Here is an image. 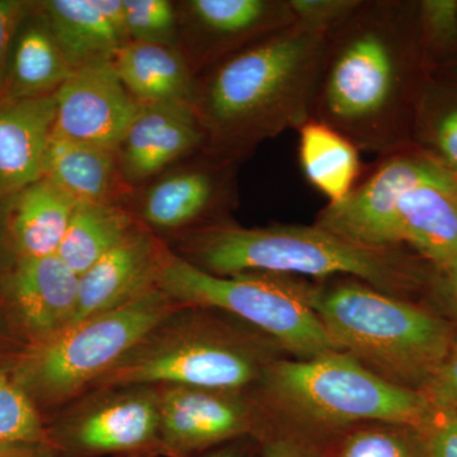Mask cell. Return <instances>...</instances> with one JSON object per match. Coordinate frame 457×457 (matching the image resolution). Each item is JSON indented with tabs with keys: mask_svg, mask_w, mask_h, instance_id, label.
<instances>
[{
	"mask_svg": "<svg viewBox=\"0 0 457 457\" xmlns=\"http://www.w3.org/2000/svg\"><path fill=\"white\" fill-rule=\"evenodd\" d=\"M426 62L417 5L363 0L329 33L312 119L359 150L385 156L408 149Z\"/></svg>",
	"mask_w": 457,
	"mask_h": 457,
	"instance_id": "cell-1",
	"label": "cell"
},
{
	"mask_svg": "<svg viewBox=\"0 0 457 457\" xmlns=\"http://www.w3.org/2000/svg\"><path fill=\"white\" fill-rule=\"evenodd\" d=\"M328 37L296 22L210 66L195 101L204 154L237 163L312 120Z\"/></svg>",
	"mask_w": 457,
	"mask_h": 457,
	"instance_id": "cell-2",
	"label": "cell"
},
{
	"mask_svg": "<svg viewBox=\"0 0 457 457\" xmlns=\"http://www.w3.org/2000/svg\"><path fill=\"white\" fill-rule=\"evenodd\" d=\"M176 237L174 253L216 276L278 273L315 281L345 276L413 300L428 293L437 270L404 246L360 245L315 224L243 228L220 220Z\"/></svg>",
	"mask_w": 457,
	"mask_h": 457,
	"instance_id": "cell-3",
	"label": "cell"
},
{
	"mask_svg": "<svg viewBox=\"0 0 457 457\" xmlns=\"http://www.w3.org/2000/svg\"><path fill=\"white\" fill-rule=\"evenodd\" d=\"M269 429L314 442L362 423L420 429L432 413L422 393L387 383L353 357L333 351L312 359L281 357L251 390Z\"/></svg>",
	"mask_w": 457,
	"mask_h": 457,
	"instance_id": "cell-4",
	"label": "cell"
},
{
	"mask_svg": "<svg viewBox=\"0 0 457 457\" xmlns=\"http://www.w3.org/2000/svg\"><path fill=\"white\" fill-rule=\"evenodd\" d=\"M286 356L278 342L227 312L179 306L149 330L93 390L185 386L252 390Z\"/></svg>",
	"mask_w": 457,
	"mask_h": 457,
	"instance_id": "cell-5",
	"label": "cell"
},
{
	"mask_svg": "<svg viewBox=\"0 0 457 457\" xmlns=\"http://www.w3.org/2000/svg\"><path fill=\"white\" fill-rule=\"evenodd\" d=\"M312 303L339 351L387 383L423 393L456 328L431 306L353 278L312 279Z\"/></svg>",
	"mask_w": 457,
	"mask_h": 457,
	"instance_id": "cell-6",
	"label": "cell"
},
{
	"mask_svg": "<svg viewBox=\"0 0 457 457\" xmlns=\"http://www.w3.org/2000/svg\"><path fill=\"white\" fill-rule=\"evenodd\" d=\"M179 303L156 286L137 299L29 343L3 362L45 420L88 394L129 351Z\"/></svg>",
	"mask_w": 457,
	"mask_h": 457,
	"instance_id": "cell-7",
	"label": "cell"
},
{
	"mask_svg": "<svg viewBox=\"0 0 457 457\" xmlns=\"http://www.w3.org/2000/svg\"><path fill=\"white\" fill-rule=\"evenodd\" d=\"M156 286L179 305L233 315L270 337L294 359L339 351L312 308V279L278 273L212 275L170 248Z\"/></svg>",
	"mask_w": 457,
	"mask_h": 457,
	"instance_id": "cell-8",
	"label": "cell"
},
{
	"mask_svg": "<svg viewBox=\"0 0 457 457\" xmlns=\"http://www.w3.org/2000/svg\"><path fill=\"white\" fill-rule=\"evenodd\" d=\"M159 426L158 387L93 390L46 420V447L56 457L159 453Z\"/></svg>",
	"mask_w": 457,
	"mask_h": 457,
	"instance_id": "cell-9",
	"label": "cell"
},
{
	"mask_svg": "<svg viewBox=\"0 0 457 457\" xmlns=\"http://www.w3.org/2000/svg\"><path fill=\"white\" fill-rule=\"evenodd\" d=\"M159 453L162 457H197L228 444L260 441L269 423L251 390L161 385Z\"/></svg>",
	"mask_w": 457,
	"mask_h": 457,
	"instance_id": "cell-10",
	"label": "cell"
},
{
	"mask_svg": "<svg viewBox=\"0 0 457 457\" xmlns=\"http://www.w3.org/2000/svg\"><path fill=\"white\" fill-rule=\"evenodd\" d=\"M420 183L453 186V173L422 150L385 155L376 170L347 197L328 204L314 224L353 242L378 248L403 245L396 206L409 188Z\"/></svg>",
	"mask_w": 457,
	"mask_h": 457,
	"instance_id": "cell-11",
	"label": "cell"
},
{
	"mask_svg": "<svg viewBox=\"0 0 457 457\" xmlns=\"http://www.w3.org/2000/svg\"><path fill=\"white\" fill-rule=\"evenodd\" d=\"M55 97L54 137L113 152L141 107L111 62L77 69Z\"/></svg>",
	"mask_w": 457,
	"mask_h": 457,
	"instance_id": "cell-12",
	"label": "cell"
},
{
	"mask_svg": "<svg viewBox=\"0 0 457 457\" xmlns=\"http://www.w3.org/2000/svg\"><path fill=\"white\" fill-rule=\"evenodd\" d=\"M177 9L195 69L296 23L288 0H188Z\"/></svg>",
	"mask_w": 457,
	"mask_h": 457,
	"instance_id": "cell-13",
	"label": "cell"
},
{
	"mask_svg": "<svg viewBox=\"0 0 457 457\" xmlns=\"http://www.w3.org/2000/svg\"><path fill=\"white\" fill-rule=\"evenodd\" d=\"M0 294L27 345L37 343L73 323L79 276L57 254L18 258L0 282Z\"/></svg>",
	"mask_w": 457,
	"mask_h": 457,
	"instance_id": "cell-14",
	"label": "cell"
},
{
	"mask_svg": "<svg viewBox=\"0 0 457 457\" xmlns=\"http://www.w3.org/2000/svg\"><path fill=\"white\" fill-rule=\"evenodd\" d=\"M207 158L206 163L154 180L137 204V220L155 234L176 237L224 220L220 212L231 198L236 163Z\"/></svg>",
	"mask_w": 457,
	"mask_h": 457,
	"instance_id": "cell-15",
	"label": "cell"
},
{
	"mask_svg": "<svg viewBox=\"0 0 457 457\" xmlns=\"http://www.w3.org/2000/svg\"><path fill=\"white\" fill-rule=\"evenodd\" d=\"M203 128L195 107L186 104H141L116 149L129 187L154 179L180 158L204 150Z\"/></svg>",
	"mask_w": 457,
	"mask_h": 457,
	"instance_id": "cell-16",
	"label": "cell"
},
{
	"mask_svg": "<svg viewBox=\"0 0 457 457\" xmlns=\"http://www.w3.org/2000/svg\"><path fill=\"white\" fill-rule=\"evenodd\" d=\"M168 252L162 237L141 224L79 276V302L71 324L113 311L155 288Z\"/></svg>",
	"mask_w": 457,
	"mask_h": 457,
	"instance_id": "cell-17",
	"label": "cell"
},
{
	"mask_svg": "<svg viewBox=\"0 0 457 457\" xmlns=\"http://www.w3.org/2000/svg\"><path fill=\"white\" fill-rule=\"evenodd\" d=\"M55 117V95L0 98V203L44 179Z\"/></svg>",
	"mask_w": 457,
	"mask_h": 457,
	"instance_id": "cell-18",
	"label": "cell"
},
{
	"mask_svg": "<svg viewBox=\"0 0 457 457\" xmlns=\"http://www.w3.org/2000/svg\"><path fill=\"white\" fill-rule=\"evenodd\" d=\"M37 4L73 71L112 62L116 51L130 42L123 0H45Z\"/></svg>",
	"mask_w": 457,
	"mask_h": 457,
	"instance_id": "cell-19",
	"label": "cell"
},
{
	"mask_svg": "<svg viewBox=\"0 0 457 457\" xmlns=\"http://www.w3.org/2000/svg\"><path fill=\"white\" fill-rule=\"evenodd\" d=\"M403 245H409L440 272L457 269L455 186L420 183L404 192L396 206Z\"/></svg>",
	"mask_w": 457,
	"mask_h": 457,
	"instance_id": "cell-20",
	"label": "cell"
},
{
	"mask_svg": "<svg viewBox=\"0 0 457 457\" xmlns=\"http://www.w3.org/2000/svg\"><path fill=\"white\" fill-rule=\"evenodd\" d=\"M111 62L140 104H186L195 107L197 79L182 47L129 42L116 51Z\"/></svg>",
	"mask_w": 457,
	"mask_h": 457,
	"instance_id": "cell-21",
	"label": "cell"
},
{
	"mask_svg": "<svg viewBox=\"0 0 457 457\" xmlns=\"http://www.w3.org/2000/svg\"><path fill=\"white\" fill-rule=\"evenodd\" d=\"M73 71L37 2H32L12 41L3 97L55 95Z\"/></svg>",
	"mask_w": 457,
	"mask_h": 457,
	"instance_id": "cell-22",
	"label": "cell"
},
{
	"mask_svg": "<svg viewBox=\"0 0 457 457\" xmlns=\"http://www.w3.org/2000/svg\"><path fill=\"white\" fill-rule=\"evenodd\" d=\"M3 204L17 260L57 254L75 201L49 179H42Z\"/></svg>",
	"mask_w": 457,
	"mask_h": 457,
	"instance_id": "cell-23",
	"label": "cell"
},
{
	"mask_svg": "<svg viewBox=\"0 0 457 457\" xmlns=\"http://www.w3.org/2000/svg\"><path fill=\"white\" fill-rule=\"evenodd\" d=\"M77 204H119L126 185L116 152L106 147L51 140L45 177Z\"/></svg>",
	"mask_w": 457,
	"mask_h": 457,
	"instance_id": "cell-24",
	"label": "cell"
},
{
	"mask_svg": "<svg viewBox=\"0 0 457 457\" xmlns=\"http://www.w3.org/2000/svg\"><path fill=\"white\" fill-rule=\"evenodd\" d=\"M299 158L303 176L329 203L342 201L356 187L360 150L341 132L309 120L299 129Z\"/></svg>",
	"mask_w": 457,
	"mask_h": 457,
	"instance_id": "cell-25",
	"label": "cell"
},
{
	"mask_svg": "<svg viewBox=\"0 0 457 457\" xmlns=\"http://www.w3.org/2000/svg\"><path fill=\"white\" fill-rule=\"evenodd\" d=\"M141 222L116 204H77L57 255L82 276Z\"/></svg>",
	"mask_w": 457,
	"mask_h": 457,
	"instance_id": "cell-26",
	"label": "cell"
},
{
	"mask_svg": "<svg viewBox=\"0 0 457 457\" xmlns=\"http://www.w3.org/2000/svg\"><path fill=\"white\" fill-rule=\"evenodd\" d=\"M324 457H426L420 429L394 423H362L330 441Z\"/></svg>",
	"mask_w": 457,
	"mask_h": 457,
	"instance_id": "cell-27",
	"label": "cell"
},
{
	"mask_svg": "<svg viewBox=\"0 0 457 457\" xmlns=\"http://www.w3.org/2000/svg\"><path fill=\"white\" fill-rule=\"evenodd\" d=\"M46 445V420L0 363V446Z\"/></svg>",
	"mask_w": 457,
	"mask_h": 457,
	"instance_id": "cell-28",
	"label": "cell"
},
{
	"mask_svg": "<svg viewBox=\"0 0 457 457\" xmlns=\"http://www.w3.org/2000/svg\"><path fill=\"white\" fill-rule=\"evenodd\" d=\"M129 41L180 46L177 5L170 0H123Z\"/></svg>",
	"mask_w": 457,
	"mask_h": 457,
	"instance_id": "cell-29",
	"label": "cell"
},
{
	"mask_svg": "<svg viewBox=\"0 0 457 457\" xmlns=\"http://www.w3.org/2000/svg\"><path fill=\"white\" fill-rule=\"evenodd\" d=\"M426 145L427 155L451 173L457 171V101L447 102L432 111L417 107L413 126Z\"/></svg>",
	"mask_w": 457,
	"mask_h": 457,
	"instance_id": "cell-30",
	"label": "cell"
},
{
	"mask_svg": "<svg viewBox=\"0 0 457 457\" xmlns=\"http://www.w3.org/2000/svg\"><path fill=\"white\" fill-rule=\"evenodd\" d=\"M418 27L426 60L457 46V0L417 3Z\"/></svg>",
	"mask_w": 457,
	"mask_h": 457,
	"instance_id": "cell-31",
	"label": "cell"
},
{
	"mask_svg": "<svg viewBox=\"0 0 457 457\" xmlns=\"http://www.w3.org/2000/svg\"><path fill=\"white\" fill-rule=\"evenodd\" d=\"M363 0H288L295 21L328 33L342 26Z\"/></svg>",
	"mask_w": 457,
	"mask_h": 457,
	"instance_id": "cell-32",
	"label": "cell"
},
{
	"mask_svg": "<svg viewBox=\"0 0 457 457\" xmlns=\"http://www.w3.org/2000/svg\"><path fill=\"white\" fill-rule=\"evenodd\" d=\"M420 432L426 457H457V411L433 408Z\"/></svg>",
	"mask_w": 457,
	"mask_h": 457,
	"instance_id": "cell-33",
	"label": "cell"
},
{
	"mask_svg": "<svg viewBox=\"0 0 457 457\" xmlns=\"http://www.w3.org/2000/svg\"><path fill=\"white\" fill-rule=\"evenodd\" d=\"M422 394L433 408L457 411V329L444 362Z\"/></svg>",
	"mask_w": 457,
	"mask_h": 457,
	"instance_id": "cell-34",
	"label": "cell"
},
{
	"mask_svg": "<svg viewBox=\"0 0 457 457\" xmlns=\"http://www.w3.org/2000/svg\"><path fill=\"white\" fill-rule=\"evenodd\" d=\"M31 5L32 2L22 0H0V98L4 95L9 50L14 33Z\"/></svg>",
	"mask_w": 457,
	"mask_h": 457,
	"instance_id": "cell-35",
	"label": "cell"
},
{
	"mask_svg": "<svg viewBox=\"0 0 457 457\" xmlns=\"http://www.w3.org/2000/svg\"><path fill=\"white\" fill-rule=\"evenodd\" d=\"M258 442L262 457H324V450L314 442L275 429H269Z\"/></svg>",
	"mask_w": 457,
	"mask_h": 457,
	"instance_id": "cell-36",
	"label": "cell"
},
{
	"mask_svg": "<svg viewBox=\"0 0 457 457\" xmlns=\"http://www.w3.org/2000/svg\"><path fill=\"white\" fill-rule=\"evenodd\" d=\"M427 294L433 311L457 329V269L449 272L436 270Z\"/></svg>",
	"mask_w": 457,
	"mask_h": 457,
	"instance_id": "cell-37",
	"label": "cell"
},
{
	"mask_svg": "<svg viewBox=\"0 0 457 457\" xmlns=\"http://www.w3.org/2000/svg\"><path fill=\"white\" fill-rule=\"evenodd\" d=\"M26 345V339L21 335L8 311L7 303L0 294V363L4 362L12 354L22 350Z\"/></svg>",
	"mask_w": 457,
	"mask_h": 457,
	"instance_id": "cell-38",
	"label": "cell"
},
{
	"mask_svg": "<svg viewBox=\"0 0 457 457\" xmlns=\"http://www.w3.org/2000/svg\"><path fill=\"white\" fill-rule=\"evenodd\" d=\"M16 261V253L9 237L7 212L4 204L0 203V282L8 275Z\"/></svg>",
	"mask_w": 457,
	"mask_h": 457,
	"instance_id": "cell-39",
	"label": "cell"
},
{
	"mask_svg": "<svg viewBox=\"0 0 457 457\" xmlns=\"http://www.w3.org/2000/svg\"><path fill=\"white\" fill-rule=\"evenodd\" d=\"M253 438H245V440L228 442V444L221 445L215 449L201 453L197 457H248L246 453V444Z\"/></svg>",
	"mask_w": 457,
	"mask_h": 457,
	"instance_id": "cell-40",
	"label": "cell"
},
{
	"mask_svg": "<svg viewBox=\"0 0 457 457\" xmlns=\"http://www.w3.org/2000/svg\"><path fill=\"white\" fill-rule=\"evenodd\" d=\"M0 457H56L45 446H3Z\"/></svg>",
	"mask_w": 457,
	"mask_h": 457,
	"instance_id": "cell-41",
	"label": "cell"
},
{
	"mask_svg": "<svg viewBox=\"0 0 457 457\" xmlns=\"http://www.w3.org/2000/svg\"><path fill=\"white\" fill-rule=\"evenodd\" d=\"M116 457H161L156 451H147V453H132V455L116 456Z\"/></svg>",
	"mask_w": 457,
	"mask_h": 457,
	"instance_id": "cell-42",
	"label": "cell"
},
{
	"mask_svg": "<svg viewBox=\"0 0 457 457\" xmlns=\"http://www.w3.org/2000/svg\"><path fill=\"white\" fill-rule=\"evenodd\" d=\"M453 186H455V196L457 198V171L453 173Z\"/></svg>",
	"mask_w": 457,
	"mask_h": 457,
	"instance_id": "cell-43",
	"label": "cell"
},
{
	"mask_svg": "<svg viewBox=\"0 0 457 457\" xmlns=\"http://www.w3.org/2000/svg\"><path fill=\"white\" fill-rule=\"evenodd\" d=\"M453 75H455V78L457 79V62L455 65H453Z\"/></svg>",
	"mask_w": 457,
	"mask_h": 457,
	"instance_id": "cell-44",
	"label": "cell"
},
{
	"mask_svg": "<svg viewBox=\"0 0 457 457\" xmlns=\"http://www.w3.org/2000/svg\"><path fill=\"white\" fill-rule=\"evenodd\" d=\"M0 447H3V446H0Z\"/></svg>",
	"mask_w": 457,
	"mask_h": 457,
	"instance_id": "cell-45",
	"label": "cell"
}]
</instances>
